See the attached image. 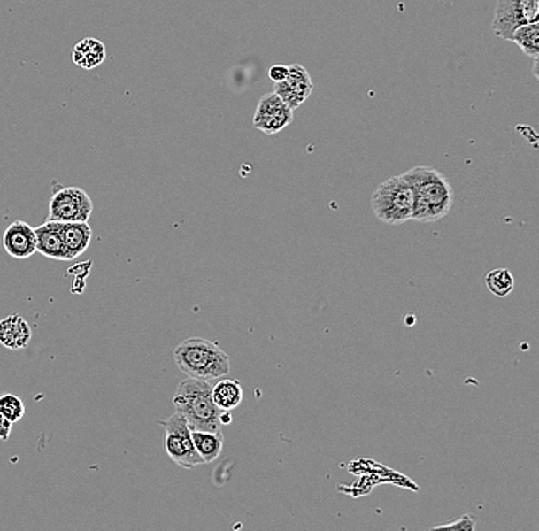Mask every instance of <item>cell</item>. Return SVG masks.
Here are the masks:
<instances>
[{
  "label": "cell",
  "mask_w": 539,
  "mask_h": 531,
  "mask_svg": "<svg viewBox=\"0 0 539 531\" xmlns=\"http://www.w3.org/2000/svg\"><path fill=\"white\" fill-rule=\"evenodd\" d=\"M412 189V219L432 224L443 219L454 207V189L448 178L429 165H417L404 173Z\"/></svg>",
  "instance_id": "obj_1"
},
{
  "label": "cell",
  "mask_w": 539,
  "mask_h": 531,
  "mask_svg": "<svg viewBox=\"0 0 539 531\" xmlns=\"http://www.w3.org/2000/svg\"><path fill=\"white\" fill-rule=\"evenodd\" d=\"M173 360L189 379L204 381L222 379L232 369L227 352L215 342L203 337H190L181 342L173 350Z\"/></svg>",
  "instance_id": "obj_2"
},
{
  "label": "cell",
  "mask_w": 539,
  "mask_h": 531,
  "mask_svg": "<svg viewBox=\"0 0 539 531\" xmlns=\"http://www.w3.org/2000/svg\"><path fill=\"white\" fill-rule=\"evenodd\" d=\"M176 412L181 413L190 430H221V409L212 398L211 381L182 380L172 398Z\"/></svg>",
  "instance_id": "obj_3"
},
{
  "label": "cell",
  "mask_w": 539,
  "mask_h": 531,
  "mask_svg": "<svg viewBox=\"0 0 539 531\" xmlns=\"http://www.w3.org/2000/svg\"><path fill=\"white\" fill-rule=\"evenodd\" d=\"M371 207L375 218L388 226H400L412 219L414 196L404 175L381 182L371 196Z\"/></svg>",
  "instance_id": "obj_4"
},
{
  "label": "cell",
  "mask_w": 539,
  "mask_h": 531,
  "mask_svg": "<svg viewBox=\"0 0 539 531\" xmlns=\"http://www.w3.org/2000/svg\"><path fill=\"white\" fill-rule=\"evenodd\" d=\"M159 424L165 427L166 452L176 466L193 469L204 464L193 446L192 430L181 413L175 412Z\"/></svg>",
  "instance_id": "obj_5"
},
{
  "label": "cell",
  "mask_w": 539,
  "mask_h": 531,
  "mask_svg": "<svg viewBox=\"0 0 539 531\" xmlns=\"http://www.w3.org/2000/svg\"><path fill=\"white\" fill-rule=\"evenodd\" d=\"M539 0H498L495 6L492 29L500 39L511 42V35L518 27L538 22Z\"/></svg>",
  "instance_id": "obj_6"
},
{
  "label": "cell",
  "mask_w": 539,
  "mask_h": 531,
  "mask_svg": "<svg viewBox=\"0 0 539 531\" xmlns=\"http://www.w3.org/2000/svg\"><path fill=\"white\" fill-rule=\"evenodd\" d=\"M94 212L91 196L80 187H63L50 201V220L88 222Z\"/></svg>",
  "instance_id": "obj_7"
},
{
  "label": "cell",
  "mask_w": 539,
  "mask_h": 531,
  "mask_svg": "<svg viewBox=\"0 0 539 531\" xmlns=\"http://www.w3.org/2000/svg\"><path fill=\"white\" fill-rule=\"evenodd\" d=\"M293 119L295 111L289 108L287 103L282 102V98L276 92H270L258 103L253 126L267 135H274L291 125Z\"/></svg>",
  "instance_id": "obj_8"
},
{
  "label": "cell",
  "mask_w": 539,
  "mask_h": 531,
  "mask_svg": "<svg viewBox=\"0 0 539 531\" xmlns=\"http://www.w3.org/2000/svg\"><path fill=\"white\" fill-rule=\"evenodd\" d=\"M274 92L295 111L312 96V75L302 65H291L287 77L282 81L274 83Z\"/></svg>",
  "instance_id": "obj_9"
},
{
  "label": "cell",
  "mask_w": 539,
  "mask_h": 531,
  "mask_svg": "<svg viewBox=\"0 0 539 531\" xmlns=\"http://www.w3.org/2000/svg\"><path fill=\"white\" fill-rule=\"evenodd\" d=\"M4 249L14 259H28L37 253L35 228L25 220H14L4 232Z\"/></svg>",
  "instance_id": "obj_10"
},
{
  "label": "cell",
  "mask_w": 539,
  "mask_h": 531,
  "mask_svg": "<svg viewBox=\"0 0 539 531\" xmlns=\"http://www.w3.org/2000/svg\"><path fill=\"white\" fill-rule=\"evenodd\" d=\"M35 233L37 253L50 258V259L66 260L62 236V222L48 219L42 226L35 228Z\"/></svg>",
  "instance_id": "obj_11"
},
{
  "label": "cell",
  "mask_w": 539,
  "mask_h": 531,
  "mask_svg": "<svg viewBox=\"0 0 539 531\" xmlns=\"http://www.w3.org/2000/svg\"><path fill=\"white\" fill-rule=\"evenodd\" d=\"M31 337L33 329L22 316L12 314L0 320V345L6 350H23L28 346Z\"/></svg>",
  "instance_id": "obj_12"
},
{
  "label": "cell",
  "mask_w": 539,
  "mask_h": 531,
  "mask_svg": "<svg viewBox=\"0 0 539 531\" xmlns=\"http://www.w3.org/2000/svg\"><path fill=\"white\" fill-rule=\"evenodd\" d=\"M62 236L66 260H74L91 245L92 228L88 222H62Z\"/></svg>",
  "instance_id": "obj_13"
},
{
  "label": "cell",
  "mask_w": 539,
  "mask_h": 531,
  "mask_svg": "<svg viewBox=\"0 0 539 531\" xmlns=\"http://www.w3.org/2000/svg\"><path fill=\"white\" fill-rule=\"evenodd\" d=\"M106 60V46L94 37L80 40L73 51V62L79 68L91 71Z\"/></svg>",
  "instance_id": "obj_14"
},
{
  "label": "cell",
  "mask_w": 539,
  "mask_h": 531,
  "mask_svg": "<svg viewBox=\"0 0 539 531\" xmlns=\"http://www.w3.org/2000/svg\"><path fill=\"white\" fill-rule=\"evenodd\" d=\"M193 446L204 464L219 458L224 447L222 430H192Z\"/></svg>",
  "instance_id": "obj_15"
},
{
  "label": "cell",
  "mask_w": 539,
  "mask_h": 531,
  "mask_svg": "<svg viewBox=\"0 0 539 531\" xmlns=\"http://www.w3.org/2000/svg\"><path fill=\"white\" fill-rule=\"evenodd\" d=\"M212 398L218 409L232 412L233 409H236L243 403L244 392L238 380L224 379L212 386Z\"/></svg>",
  "instance_id": "obj_16"
},
{
  "label": "cell",
  "mask_w": 539,
  "mask_h": 531,
  "mask_svg": "<svg viewBox=\"0 0 539 531\" xmlns=\"http://www.w3.org/2000/svg\"><path fill=\"white\" fill-rule=\"evenodd\" d=\"M511 42L521 48V51L534 60H539V23H526L518 27L511 35Z\"/></svg>",
  "instance_id": "obj_17"
},
{
  "label": "cell",
  "mask_w": 539,
  "mask_h": 531,
  "mask_svg": "<svg viewBox=\"0 0 539 531\" xmlns=\"http://www.w3.org/2000/svg\"><path fill=\"white\" fill-rule=\"evenodd\" d=\"M486 287L494 296L504 299L513 291L515 279H513L511 270L498 268V270H492L486 274Z\"/></svg>",
  "instance_id": "obj_18"
},
{
  "label": "cell",
  "mask_w": 539,
  "mask_h": 531,
  "mask_svg": "<svg viewBox=\"0 0 539 531\" xmlns=\"http://www.w3.org/2000/svg\"><path fill=\"white\" fill-rule=\"evenodd\" d=\"M0 413L5 417L10 423H19L25 415V404L20 396L14 394H5L0 396Z\"/></svg>",
  "instance_id": "obj_19"
},
{
  "label": "cell",
  "mask_w": 539,
  "mask_h": 531,
  "mask_svg": "<svg viewBox=\"0 0 539 531\" xmlns=\"http://www.w3.org/2000/svg\"><path fill=\"white\" fill-rule=\"evenodd\" d=\"M477 520L472 514H463L461 518L450 522V524H443V526L434 527V530H460L472 531L475 530Z\"/></svg>",
  "instance_id": "obj_20"
},
{
  "label": "cell",
  "mask_w": 539,
  "mask_h": 531,
  "mask_svg": "<svg viewBox=\"0 0 539 531\" xmlns=\"http://www.w3.org/2000/svg\"><path fill=\"white\" fill-rule=\"evenodd\" d=\"M267 73L268 79L272 80L273 83H278V81H282L287 77L289 66H285V65H273L268 69Z\"/></svg>",
  "instance_id": "obj_21"
},
{
  "label": "cell",
  "mask_w": 539,
  "mask_h": 531,
  "mask_svg": "<svg viewBox=\"0 0 539 531\" xmlns=\"http://www.w3.org/2000/svg\"><path fill=\"white\" fill-rule=\"evenodd\" d=\"M12 423H10L8 419L0 413V440L6 441L10 440L12 435Z\"/></svg>",
  "instance_id": "obj_22"
},
{
  "label": "cell",
  "mask_w": 539,
  "mask_h": 531,
  "mask_svg": "<svg viewBox=\"0 0 539 531\" xmlns=\"http://www.w3.org/2000/svg\"><path fill=\"white\" fill-rule=\"evenodd\" d=\"M230 423H232V413H230V411H222V412H221L222 426H224V424H230Z\"/></svg>",
  "instance_id": "obj_23"
}]
</instances>
